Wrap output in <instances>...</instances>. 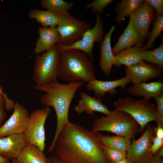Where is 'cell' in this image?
<instances>
[{"instance_id":"obj_1","label":"cell","mask_w":163,"mask_h":163,"mask_svg":"<svg viewBox=\"0 0 163 163\" xmlns=\"http://www.w3.org/2000/svg\"><path fill=\"white\" fill-rule=\"evenodd\" d=\"M97 133L69 122L58 137L55 156L63 163H111Z\"/></svg>"},{"instance_id":"obj_10","label":"cell","mask_w":163,"mask_h":163,"mask_svg":"<svg viewBox=\"0 0 163 163\" xmlns=\"http://www.w3.org/2000/svg\"><path fill=\"white\" fill-rule=\"evenodd\" d=\"M154 127L148 124L141 136L137 140L133 139L126 151V158L131 163H142L148 158L151 152Z\"/></svg>"},{"instance_id":"obj_35","label":"cell","mask_w":163,"mask_h":163,"mask_svg":"<svg viewBox=\"0 0 163 163\" xmlns=\"http://www.w3.org/2000/svg\"><path fill=\"white\" fill-rule=\"evenodd\" d=\"M148 163H163V161L162 158L151 152L148 157Z\"/></svg>"},{"instance_id":"obj_18","label":"cell","mask_w":163,"mask_h":163,"mask_svg":"<svg viewBox=\"0 0 163 163\" xmlns=\"http://www.w3.org/2000/svg\"><path fill=\"white\" fill-rule=\"evenodd\" d=\"M115 29L114 26H111L100 43L99 65L102 71L107 75L110 74L115 62V56L112 53L110 42L111 35Z\"/></svg>"},{"instance_id":"obj_39","label":"cell","mask_w":163,"mask_h":163,"mask_svg":"<svg viewBox=\"0 0 163 163\" xmlns=\"http://www.w3.org/2000/svg\"><path fill=\"white\" fill-rule=\"evenodd\" d=\"M159 158H162L163 156V147H161L155 154Z\"/></svg>"},{"instance_id":"obj_33","label":"cell","mask_w":163,"mask_h":163,"mask_svg":"<svg viewBox=\"0 0 163 163\" xmlns=\"http://www.w3.org/2000/svg\"><path fill=\"white\" fill-rule=\"evenodd\" d=\"M14 101L9 98L6 94H3L0 92V105L4 107L8 111L13 108L14 104Z\"/></svg>"},{"instance_id":"obj_11","label":"cell","mask_w":163,"mask_h":163,"mask_svg":"<svg viewBox=\"0 0 163 163\" xmlns=\"http://www.w3.org/2000/svg\"><path fill=\"white\" fill-rule=\"evenodd\" d=\"M14 111L0 128V138L16 134H24L28 124V110L18 102L14 103Z\"/></svg>"},{"instance_id":"obj_37","label":"cell","mask_w":163,"mask_h":163,"mask_svg":"<svg viewBox=\"0 0 163 163\" xmlns=\"http://www.w3.org/2000/svg\"><path fill=\"white\" fill-rule=\"evenodd\" d=\"M7 114L4 107L0 105V128L5 119Z\"/></svg>"},{"instance_id":"obj_8","label":"cell","mask_w":163,"mask_h":163,"mask_svg":"<svg viewBox=\"0 0 163 163\" xmlns=\"http://www.w3.org/2000/svg\"><path fill=\"white\" fill-rule=\"evenodd\" d=\"M50 107L37 109L32 111L26 130L24 134L27 145H34L43 151L46 140L44 125L50 113Z\"/></svg>"},{"instance_id":"obj_14","label":"cell","mask_w":163,"mask_h":163,"mask_svg":"<svg viewBox=\"0 0 163 163\" xmlns=\"http://www.w3.org/2000/svg\"><path fill=\"white\" fill-rule=\"evenodd\" d=\"M130 82L129 78L126 76L119 79L110 81H102L95 79L87 83L86 89L88 91H93L97 98L101 99L107 93L111 96L117 94V91L115 88L117 87H121L124 90L126 85Z\"/></svg>"},{"instance_id":"obj_16","label":"cell","mask_w":163,"mask_h":163,"mask_svg":"<svg viewBox=\"0 0 163 163\" xmlns=\"http://www.w3.org/2000/svg\"><path fill=\"white\" fill-rule=\"evenodd\" d=\"M145 40L129 22L123 34L119 37L115 46L112 47L115 56L120 51L132 47L134 45L142 47Z\"/></svg>"},{"instance_id":"obj_9","label":"cell","mask_w":163,"mask_h":163,"mask_svg":"<svg viewBox=\"0 0 163 163\" xmlns=\"http://www.w3.org/2000/svg\"><path fill=\"white\" fill-rule=\"evenodd\" d=\"M104 34V28L102 19L100 14L96 13L94 26L86 30L81 40L68 46L56 44L57 46L59 52L71 49L78 50L83 51L94 62L93 49L94 43L95 42H101Z\"/></svg>"},{"instance_id":"obj_20","label":"cell","mask_w":163,"mask_h":163,"mask_svg":"<svg viewBox=\"0 0 163 163\" xmlns=\"http://www.w3.org/2000/svg\"><path fill=\"white\" fill-rule=\"evenodd\" d=\"M39 37L37 40L34 53L40 54L47 51L58 41L59 34L57 28L40 27L38 29Z\"/></svg>"},{"instance_id":"obj_15","label":"cell","mask_w":163,"mask_h":163,"mask_svg":"<svg viewBox=\"0 0 163 163\" xmlns=\"http://www.w3.org/2000/svg\"><path fill=\"white\" fill-rule=\"evenodd\" d=\"M26 145L24 134L1 137L0 155L8 160L16 159Z\"/></svg>"},{"instance_id":"obj_36","label":"cell","mask_w":163,"mask_h":163,"mask_svg":"<svg viewBox=\"0 0 163 163\" xmlns=\"http://www.w3.org/2000/svg\"><path fill=\"white\" fill-rule=\"evenodd\" d=\"M157 126L154 127V133L156 137L163 139V124L157 123Z\"/></svg>"},{"instance_id":"obj_5","label":"cell","mask_w":163,"mask_h":163,"mask_svg":"<svg viewBox=\"0 0 163 163\" xmlns=\"http://www.w3.org/2000/svg\"><path fill=\"white\" fill-rule=\"evenodd\" d=\"M113 104L116 109L128 113L138 123L139 133L144 131L146 125L151 121L160 123L156 106L145 99L136 100L129 97L120 98L114 102Z\"/></svg>"},{"instance_id":"obj_41","label":"cell","mask_w":163,"mask_h":163,"mask_svg":"<svg viewBox=\"0 0 163 163\" xmlns=\"http://www.w3.org/2000/svg\"><path fill=\"white\" fill-rule=\"evenodd\" d=\"M115 163H131L128 159L126 158L120 160Z\"/></svg>"},{"instance_id":"obj_43","label":"cell","mask_w":163,"mask_h":163,"mask_svg":"<svg viewBox=\"0 0 163 163\" xmlns=\"http://www.w3.org/2000/svg\"><path fill=\"white\" fill-rule=\"evenodd\" d=\"M148 158L142 163H148Z\"/></svg>"},{"instance_id":"obj_22","label":"cell","mask_w":163,"mask_h":163,"mask_svg":"<svg viewBox=\"0 0 163 163\" xmlns=\"http://www.w3.org/2000/svg\"><path fill=\"white\" fill-rule=\"evenodd\" d=\"M15 159L19 163H48L43 152L34 145H27Z\"/></svg>"},{"instance_id":"obj_3","label":"cell","mask_w":163,"mask_h":163,"mask_svg":"<svg viewBox=\"0 0 163 163\" xmlns=\"http://www.w3.org/2000/svg\"><path fill=\"white\" fill-rule=\"evenodd\" d=\"M94 62L85 52L71 49L60 52L58 77L65 81L88 82L96 79Z\"/></svg>"},{"instance_id":"obj_23","label":"cell","mask_w":163,"mask_h":163,"mask_svg":"<svg viewBox=\"0 0 163 163\" xmlns=\"http://www.w3.org/2000/svg\"><path fill=\"white\" fill-rule=\"evenodd\" d=\"M28 16L30 18L35 19L44 27H56L59 22L58 14L48 10L33 9L30 11Z\"/></svg>"},{"instance_id":"obj_12","label":"cell","mask_w":163,"mask_h":163,"mask_svg":"<svg viewBox=\"0 0 163 163\" xmlns=\"http://www.w3.org/2000/svg\"><path fill=\"white\" fill-rule=\"evenodd\" d=\"M156 11L145 1L129 16V21L145 40L148 39L151 24L156 17Z\"/></svg>"},{"instance_id":"obj_2","label":"cell","mask_w":163,"mask_h":163,"mask_svg":"<svg viewBox=\"0 0 163 163\" xmlns=\"http://www.w3.org/2000/svg\"><path fill=\"white\" fill-rule=\"evenodd\" d=\"M84 85V82L81 81L65 84L57 80L44 85L33 86L35 89L45 92L40 97V102L46 107H53L56 114V130L48 152L51 153L54 150L59 135L63 128L70 122L68 113L70 104L76 92Z\"/></svg>"},{"instance_id":"obj_27","label":"cell","mask_w":163,"mask_h":163,"mask_svg":"<svg viewBox=\"0 0 163 163\" xmlns=\"http://www.w3.org/2000/svg\"><path fill=\"white\" fill-rule=\"evenodd\" d=\"M143 61L154 64L163 69V40L160 46L152 50H144L142 53Z\"/></svg>"},{"instance_id":"obj_28","label":"cell","mask_w":163,"mask_h":163,"mask_svg":"<svg viewBox=\"0 0 163 163\" xmlns=\"http://www.w3.org/2000/svg\"><path fill=\"white\" fill-rule=\"evenodd\" d=\"M163 29V15L157 16L154 20L152 30L149 33L148 41L141 48L144 51L149 50L153 47L156 38L160 37Z\"/></svg>"},{"instance_id":"obj_42","label":"cell","mask_w":163,"mask_h":163,"mask_svg":"<svg viewBox=\"0 0 163 163\" xmlns=\"http://www.w3.org/2000/svg\"><path fill=\"white\" fill-rule=\"evenodd\" d=\"M0 92H1L3 94H5L4 93L3 91V89L2 88L0 85Z\"/></svg>"},{"instance_id":"obj_45","label":"cell","mask_w":163,"mask_h":163,"mask_svg":"<svg viewBox=\"0 0 163 163\" xmlns=\"http://www.w3.org/2000/svg\"><path fill=\"white\" fill-rule=\"evenodd\" d=\"M12 161L13 162V163H14V161H13V160H12Z\"/></svg>"},{"instance_id":"obj_26","label":"cell","mask_w":163,"mask_h":163,"mask_svg":"<svg viewBox=\"0 0 163 163\" xmlns=\"http://www.w3.org/2000/svg\"><path fill=\"white\" fill-rule=\"evenodd\" d=\"M40 2L43 7L58 14L68 11L74 5L72 2H67L63 0H41Z\"/></svg>"},{"instance_id":"obj_44","label":"cell","mask_w":163,"mask_h":163,"mask_svg":"<svg viewBox=\"0 0 163 163\" xmlns=\"http://www.w3.org/2000/svg\"><path fill=\"white\" fill-rule=\"evenodd\" d=\"M13 160L14 161V163H19L16 161L15 159H13Z\"/></svg>"},{"instance_id":"obj_32","label":"cell","mask_w":163,"mask_h":163,"mask_svg":"<svg viewBox=\"0 0 163 163\" xmlns=\"http://www.w3.org/2000/svg\"><path fill=\"white\" fill-rule=\"evenodd\" d=\"M155 100L157 108V115L160 123H163V93L154 98Z\"/></svg>"},{"instance_id":"obj_34","label":"cell","mask_w":163,"mask_h":163,"mask_svg":"<svg viewBox=\"0 0 163 163\" xmlns=\"http://www.w3.org/2000/svg\"><path fill=\"white\" fill-rule=\"evenodd\" d=\"M152 141L151 152L154 154L163 146V139L158 138L154 136L152 138Z\"/></svg>"},{"instance_id":"obj_19","label":"cell","mask_w":163,"mask_h":163,"mask_svg":"<svg viewBox=\"0 0 163 163\" xmlns=\"http://www.w3.org/2000/svg\"><path fill=\"white\" fill-rule=\"evenodd\" d=\"M163 92V82L161 79L150 83L140 82L128 86L126 93L135 96L143 97L149 100Z\"/></svg>"},{"instance_id":"obj_40","label":"cell","mask_w":163,"mask_h":163,"mask_svg":"<svg viewBox=\"0 0 163 163\" xmlns=\"http://www.w3.org/2000/svg\"><path fill=\"white\" fill-rule=\"evenodd\" d=\"M0 163H11L9 160L6 159L0 155Z\"/></svg>"},{"instance_id":"obj_21","label":"cell","mask_w":163,"mask_h":163,"mask_svg":"<svg viewBox=\"0 0 163 163\" xmlns=\"http://www.w3.org/2000/svg\"><path fill=\"white\" fill-rule=\"evenodd\" d=\"M143 51L141 47L136 46L122 50L114 56L113 65L117 68L122 65L129 67L143 61Z\"/></svg>"},{"instance_id":"obj_24","label":"cell","mask_w":163,"mask_h":163,"mask_svg":"<svg viewBox=\"0 0 163 163\" xmlns=\"http://www.w3.org/2000/svg\"><path fill=\"white\" fill-rule=\"evenodd\" d=\"M145 2V0H121L114 8L117 13L116 21L120 23L125 17L129 16Z\"/></svg>"},{"instance_id":"obj_31","label":"cell","mask_w":163,"mask_h":163,"mask_svg":"<svg viewBox=\"0 0 163 163\" xmlns=\"http://www.w3.org/2000/svg\"><path fill=\"white\" fill-rule=\"evenodd\" d=\"M155 10L156 13V17L163 15V0H145Z\"/></svg>"},{"instance_id":"obj_4","label":"cell","mask_w":163,"mask_h":163,"mask_svg":"<svg viewBox=\"0 0 163 163\" xmlns=\"http://www.w3.org/2000/svg\"><path fill=\"white\" fill-rule=\"evenodd\" d=\"M139 124L130 115L115 109L108 115L97 118L91 131L95 133L109 132L133 139L139 133Z\"/></svg>"},{"instance_id":"obj_38","label":"cell","mask_w":163,"mask_h":163,"mask_svg":"<svg viewBox=\"0 0 163 163\" xmlns=\"http://www.w3.org/2000/svg\"><path fill=\"white\" fill-rule=\"evenodd\" d=\"M48 163H63L61 160L56 156H50L47 158Z\"/></svg>"},{"instance_id":"obj_7","label":"cell","mask_w":163,"mask_h":163,"mask_svg":"<svg viewBox=\"0 0 163 163\" xmlns=\"http://www.w3.org/2000/svg\"><path fill=\"white\" fill-rule=\"evenodd\" d=\"M58 15V44L68 46L75 43L81 39L91 26L90 23L73 17L68 11Z\"/></svg>"},{"instance_id":"obj_46","label":"cell","mask_w":163,"mask_h":163,"mask_svg":"<svg viewBox=\"0 0 163 163\" xmlns=\"http://www.w3.org/2000/svg\"><path fill=\"white\" fill-rule=\"evenodd\" d=\"M11 163H13V162L12 161V162H11Z\"/></svg>"},{"instance_id":"obj_29","label":"cell","mask_w":163,"mask_h":163,"mask_svg":"<svg viewBox=\"0 0 163 163\" xmlns=\"http://www.w3.org/2000/svg\"><path fill=\"white\" fill-rule=\"evenodd\" d=\"M104 152L111 163L117 162L126 158V152L118 150L103 145Z\"/></svg>"},{"instance_id":"obj_17","label":"cell","mask_w":163,"mask_h":163,"mask_svg":"<svg viewBox=\"0 0 163 163\" xmlns=\"http://www.w3.org/2000/svg\"><path fill=\"white\" fill-rule=\"evenodd\" d=\"M81 99L74 106L75 111L80 114L85 111L88 114L95 116L93 112L96 111L109 115L111 111L103 104L101 99L92 97L84 92H80Z\"/></svg>"},{"instance_id":"obj_13","label":"cell","mask_w":163,"mask_h":163,"mask_svg":"<svg viewBox=\"0 0 163 163\" xmlns=\"http://www.w3.org/2000/svg\"><path fill=\"white\" fill-rule=\"evenodd\" d=\"M163 69L157 65L142 61L129 67H126V76L133 84L145 82L148 80L159 77Z\"/></svg>"},{"instance_id":"obj_6","label":"cell","mask_w":163,"mask_h":163,"mask_svg":"<svg viewBox=\"0 0 163 163\" xmlns=\"http://www.w3.org/2000/svg\"><path fill=\"white\" fill-rule=\"evenodd\" d=\"M59 53L56 44L50 50L36 55L32 75L35 85H44L57 80Z\"/></svg>"},{"instance_id":"obj_30","label":"cell","mask_w":163,"mask_h":163,"mask_svg":"<svg viewBox=\"0 0 163 163\" xmlns=\"http://www.w3.org/2000/svg\"><path fill=\"white\" fill-rule=\"evenodd\" d=\"M113 0H95L87 4L85 7L86 9L91 8L92 13L102 14L106 7L112 3Z\"/></svg>"},{"instance_id":"obj_25","label":"cell","mask_w":163,"mask_h":163,"mask_svg":"<svg viewBox=\"0 0 163 163\" xmlns=\"http://www.w3.org/2000/svg\"><path fill=\"white\" fill-rule=\"evenodd\" d=\"M97 134L104 145L122 151L126 152L132 142L131 139L120 136L104 135L98 133Z\"/></svg>"}]
</instances>
